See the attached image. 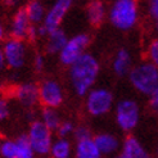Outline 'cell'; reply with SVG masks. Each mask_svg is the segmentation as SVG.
<instances>
[{
  "label": "cell",
  "mask_w": 158,
  "mask_h": 158,
  "mask_svg": "<svg viewBox=\"0 0 158 158\" xmlns=\"http://www.w3.org/2000/svg\"><path fill=\"white\" fill-rule=\"evenodd\" d=\"M157 156H158V148H157Z\"/></svg>",
  "instance_id": "cell-36"
},
{
  "label": "cell",
  "mask_w": 158,
  "mask_h": 158,
  "mask_svg": "<svg viewBox=\"0 0 158 158\" xmlns=\"http://www.w3.org/2000/svg\"><path fill=\"white\" fill-rule=\"evenodd\" d=\"M149 14L156 22H158V0L149 3Z\"/></svg>",
  "instance_id": "cell-30"
},
{
  "label": "cell",
  "mask_w": 158,
  "mask_h": 158,
  "mask_svg": "<svg viewBox=\"0 0 158 158\" xmlns=\"http://www.w3.org/2000/svg\"><path fill=\"white\" fill-rule=\"evenodd\" d=\"M121 152L127 158H151L143 144L135 136H127L123 140Z\"/></svg>",
  "instance_id": "cell-15"
},
{
  "label": "cell",
  "mask_w": 158,
  "mask_h": 158,
  "mask_svg": "<svg viewBox=\"0 0 158 158\" xmlns=\"http://www.w3.org/2000/svg\"><path fill=\"white\" fill-rule=\"evenodd\" d=\"M32 67L36 72H43L45 68V57L43 54H35V57L32 59Z\"/></svg>",
  "instance_id": "cell-28"
},
{
  "label": "cell",
  "mask_w": 158,
  "mask_h": 158,
  "mask_svg": "<svg viewBox=\"0 0 158 158\" xmlns=\"http://www.w3.org/2000/svg\"><path fill=\"white\" fill-rule=\"evenodd\" d=\"M90 35L89 34H78L73 37L68 39V41L66 44V46L62 49V52L59 53V62L63 66L66 67H71L73 63L86 53V49L90 45Z\"/></svg>",
  "instance_id": "cell-8"
},
{
  "label": "cell",
  "mask_w": 158,
  "mask_h": 158,
  "mask_svg": "<svg viewBox=\"0 0 158 158\" xmlns=\"http://www.w3.org/2000/svg\"><path fill=\"white\" fill-rule=\"evenodd\" d=\"M99 71V62L90 53H85L84 55H81L69 67V81L77 97L88 95L89 91L93 89L94 84L97 82Z\"/></svg>",
  "instance_id": "cell-1"
},
{
  "label": "cell",
  "mask_w": 158,
  "mask_h": 158,
  "mask_svg": "<svg viewBox=\"0 0 158 158\" xmlns=\"http://www.w3.org/2000/svg\"><path fill=\"white\" fill-rule=\"evenodd\" d=\"M39 39V34H37V26L31 25L30 30H28V35H27V40L30 41H35Z\"/></svg>",
  "instance_id": "cell-31"
},
{
  "label": "cell",
  "mask_w": 158,
  "mask_h": 158,
  "mask_svg": "<svg viewBox=\"0 0 158 158\" xmlns=\"http://www.w3.org/2000/svg\"><path fill=\"white\" fill-rule=\"evenodd\" d=\"M147 55H148V62L158 68V39L152 40L151 44L148 45Z\"/></svg>",
  "instance_id": "cell-26"
},
{
  "label": "cell",
  "mask_w": 158,
  "mask_h": 158,
  "mask_svg": "<svg viewBox=\"0 0 158 158\" xmlns=\"http://www.w3.org/2000/svg\"><path fill=\"white\" fill-rule=\"evenodd\" d=\"M75 158H102V154L94 139L76 141Z\"/></svg>",
  "instance_id": "cell-19"
},
{
  "label": "cell",
  "mask_w": 158,
  "mask_h": 158,
  "mask_svg": "<svg viewBox=\"0 0 158 158\" xmlns=\"http://www.w3.org/2000/svg\"><path fill=\"white\" fill-rule=\"evenodd\" d=\"M73 136H75L76 141H82V140H88V139H93L94 138L93 134H91V130L85 125L76 126Z\"/></svg>",
  "instance_id": "cell-27"
},
{
  "label": "cell",
  "mask_w": 158,
  "mask_h": 158,
  "mask_svg": "<svg viewBox=\"0 0 158 158\" xmlns=\"http://www.w3.org/2000/svg\"><path fill=\"white\" fill-rule=\"evenodd\" d=\"M64 93L62 85L54 78H45L39 85V103H41L44 108L57 109L63 104Z\"/></svg>",
  "instance_id": "cell-9"
},
{
  "label": "cell",
  "mask_w": 158,
  "mask_h": 158,
  "mask_svg": "<svg viewBox=\"0 0 158 158\" xmlns=\"http://www.w3.org/2000/svg\"><path fill=\"white\" fill-rule=\"evenodd\" d=\"M113 94L110 90L104 88H95L91 89L86 95L85 107L90 116L100 117L107 114L113 107Z\"/></svg>",
  "instance_id": "cell-7"
},
{
  "label": "cell",
  "mask_w": 158,
  "mask_h": 158,
  "mask_svg": "<svg viewBox=\"0 0 158 158\" xmlns=\"http://www.w3.org/2000/svg\"><path fill=\"white\" fill-rule=\"evenodd\" d=\"M40 121L48 127L52 132H57L59 125L62 122L60 114L54 108H43L40 113Z\"/></svg>",
  "instance_id": "cell-20"
},
{
  "label": "cell",
  "mask_w": 158,
  "mask_h": 158,
  "mask_svg": "<svg viewBox=\"0 0 158 158\" xmlns=\"http://www.w3.org/2000/svg\"><path fill=\"white\" fill-rule=\"evenodd\" d=\"M18 145V158H36V154L31 147L26 134H21L15 138Z\"/></svg>",
  "instance_id": "cell-23"
},
{
  "label": "cell",
  "mask_w": 158,
  "mask_h": 158,
  "mask_svg": "<svg viewBox=\"0 0 158 158\" xmlns=\"http://www.w3.org/2000/svg\"><path fill=\"white\" fill-rule=\"evenodd\" d=\"M116 123L122 131H132L140 121V107L132 99H122L114 109Z\"/></svg>",
  "instance_id": "cell-6"
},
{
  "label": "cell",
  "mask_w": 158,
  "mask_h": 158,
  "mask_svg": "<svg viewBox=\"0 0 158 158\" xmlns=\"http://www.w3.org/2000/svg\"><path fill=\"white\" fill-rule=\"evenodd\" d=\"M72 154V144L68 139H60L53 141V145L50 149L52 158H71Z\"/></svg>",
  "instance_id": "cell-21"
},
{
  "label": "cell",
  "mask_w": 158,
  "mask_h": 158,
  "mask_svg": "<svg viewBox=\"0 0 158 158\" xmlns=\"http://www.w3.org/2000/svg\"><path fill=\"white\" fill-rule=\"evenodd\" d=\"M5 60H4V54H3V49H2V45H0V73L4 71L5 68Z\"/></svg>",
  "instance_id": "cell-33"
},
{
  "label": "cell",
  "mask_w": 158,
  "mask_h": 158,
  "mask_svg": "<svg viewBox=\"0 0 158 158\" xmlns=\"http://www.w3.org/2000/svg\"><path fill=\"white\" fill-rule=\"evenodd\" d=\"M30 27H31V23L28 21L25 8H19V9H17L15 13L13 14L10 25H9L10 37L17 39V40H23V41L27 40Z\"/></svg>",
  "instance_id": "cell-11"
},
{
  "label": "cell",
  "mask_w": 158,
  "mask_h": 158,
  "mask_svg": "<svg viewBox=\"0 0 158 158\" xmlns=\"http://www.w3.org/2000/svg\"><path fill=\"white\" fill-rule=\"evenodd\" d=\"M156 31H157V35H158V22H156Z\"/></svg>",
  "instance_id": "cell-35"
},
{
  "label": "cell",
  "mask_w": 158,
  "mask_h": 158,
  "mask_svg": "<svg viewBox=\"0 0 158 158\" xmlns=\"http://www.w3.org/2000/svg\"><path fill=\"white\" fill-rule=\"evenodd\" d=\"M86 17L91 26H100L107 17L106 5L102 2H90L86 6Z\"/></svg>",
  "instance_id": "cell-18"
},
{
  "label": "cell",
  "mask_w": 158,
  "mask_h": 158,
  "mask_svg": "<svg viewBox=\"0 0 158 158\" xmlns=\"http://www.w3.org/2000/svg\"><path fill=\"white\" fill-rule=\"evenodd\" d=\"M67 41H68V37L62 28H59L57 31H53V32H50L48 35V37H46L45 50L50 55H54V54L59 55L62 49L66 46Z\"/></svg>",
  "instance_id": "cell-16"
},
{
  "label": "cell",
  "mask_w": 158,
  "mask_h": 158,
  "mask_svg": "<svg viewBox=\"0 0 158 158\" xmlns=\"http://www.w3.org/2000/svg\"><path fill=\"white\" fill-rule=\"evenodd\" d=\"M75 129H76V126L73 125L72 121H68V120L62 121L58 130H57V135L60 139H67L69 135H73Z\"/></svg>",
  "instance_id": "cell-25"
},
{
  "label": "cell",
  "mask_w": 158,
  "mask_h": 158,
  "mask_svg": "<svg viewBox=\"0 0 158 158\" xmlns=\"http://www.w3.org/2000/svg\"><path fill=\"white\" fill-rule=\"evenodd\" d=\"M102 156H114L121 151V141L116 135L109 132H100L93 138Z\"/></svg>",
  "instance_id": "cell-13"
},
{
  "label": "cell",
  "mask_w": 158,
  "mask_h": 158,
  "mask_svg": "<svg viewBox=\"0 0 158 158\" xmlns=\"http://www.w3.org/2000/svg\"><path fill=\"white\" fill-rule=\"evenodd\" d=\"M23 8H25L26 14H27L31 25L40 26L44 22L45 14H46V10L48 9H46L45 5L41 2H39V0H32V2H28Z\"/></svg>",
  "instance_id": "cell-17"
},
{
  "label": "cell",
  "mask_w": 158,
  "mask_h": 158,
  "mask_svg": "<svg viewBox=\"0 0 158 158\" xmlns=\"http://www.w3.org/2000/svg\"><path fill=\"white\" fill-rule=\"evenodd\" d=\"M112 68L118 77H123L130 73V71L132 69V58L127 49L117 50L112 62Z\"/></svg>",
  "instance_id": "cell-14"
},
{
  "label": "cell",
  "mask_w": 158,
  "mask_h": 158,
  "mask_svg": "<svg viewBox=\"0 0 158 158\" xmlns=\"http://www.w3.org/2000/svg\"><path fill=\"white\" fill-rule=\"evenodd\" d=\"M2 49L4 54L5 66L9 69L19 71L26 66L28 50L26 43L23 40H17L13 37L5 39V41L2 44Z\"/></svg>",
  "instance_id": "cell-5"
},
{
  "label": "cell",
  "mask_w": 158,
  "mask_h": 158,
  "mask_svg": "<svg viewBox=\"0 0 158 158\" xmlns=\"http://www.w3.org/2000/svg\"><path fill=\"white\" fill-rule=\"evenodd\" d=\"M0 158H18V145L15 139L0 138Z\"/></svg>",
  "instance_id": "cell-22"
},
{
  "label": "cell",
  "mask_w": 158,
  "mask_h": 158,
  "mask_svg": "<svg viewBox=\"0 0 158 158\" xmlns=\"http://www.w3.org/2000/svg\"><path fill=\"white\" fill-rule=\"evenodd\" d=\"M129 80L138 93L149 97L158 88V68L148 60L141 62L132 67L129 73Z\"/></svg>",
  "instance_id": "cell-3"
},
{
  "label": "cell",
  "mask_w": 158,
  "mask_h": 158,
  "mask_svg": "<svg viewBox=\"0 0 158 158\" xmlns=\"http://www.w3.org/2000/svg\"><path fill=\"white\" fill-rule=\"evenodd\" d=\"M26 135L37 157L50 156V149L54 141L53 132L40 120H34L30 123Z\"/></svg>",
  "instance_id": "cell-4"
},
{
  "label": "cell",
  "mask_w": 158,
  "mask_h": 158,
  "mask_svg": "<svg viewBox=\"0 0 158 158\" xmlns=\"http://www.w3.org/2000/svg\"><path fill=\"white\" fill-rule=\"evenodd\" d=\"M71 6H72L71 0H58L46 10L44 22L41 25L46 28L49 34L60 28L62 22L67 15L68 10L71 9Z\"/></svg>",
  "instance_id": "cell-10"
},
{
  "label": "cell",
  "mask_w": 158,
  "mask_h": 158,
  "mask_svg": "<svg viewBox=\"0 0 158 158\" xmlns=\"http://www.w3.org/2000/svg\"><path fill=\"white\" fill-rule=\"evenodd\" d=\"M12 116V107L10 102L4 94L0 93V126H3L9 121V118Z\"/></svg>",
  "instance_id": "cell-24"
},
{
  "label": "cell",
  "mask_w": 158,
  "mask_h": 158,
  "mask_svg": "<svg viewBox=\"0 0 158 158\" xmlns=\"http://www.w3.org/2000/svg\"><path fill=\"white\" fill-rule=\"evenodd\" d=\"M5 36H6V28L4 26L3 21L0 19V45L5 41Z\"/></svg>",
  "instance_id": "cell-32"
},
{
  "label": "cell",
  "mask_w": 158,
  "mask_h": 158,
  "mask_svg": "<svg viewBox=\"0 0 158 158\" xmlns=\"http://www.w3.org/2000/svg\"><path fill=\"white\" fill-rule=\"evenodd\" d=\"M112 158H127V157H126V156H125V154H123V153L120 151V152H118L117 154H114Z\"/></svg>",
  "instance_id": "cell-34"
},
{
  "label": "cell",
  "mask_w": 158,
  "mask_h": 158,
  "mask_svg": "<svg viewBox=\"0 0 158 158\" xmlns=\"http://www.w3.org/2000/svg\"><path fill=\"white\" fill-rule=\"evenodd\" d=\"M108 19L117 30H131L139 19L138 3L134 0H116L109 8Z\"/></svg>",
  "instance_id": "cell-2"
},
{
  "label": "cell",
  "mask_w": 158,
  "mask_h": 158,
  "mask_svg": "<svg viewBox=\"0 0 158 158\" xmlns=\"http://www.w3.org/2000/svg\"><path fill=\"white\" fill-rule=\"evenodd\" d=\"M14 98L26 108H32L39 103V85L35 82H23L14 89Z\"/></svg>",
  "instance_id": "cell-12"
},
{
  "label": "cell",
  "mask_w": 158,
  "mask_h": 158,
  "mask_svg": "<svg viewBox=\"0 0 158 158\" xmlns=\"http://www.w3.org/2000/svg\"><path fill=\"white\" fill-rule=\"evenodd\" d=\"M149 107L153 110V113L158 116V88L149 95Z\"/></svg>",
  "instance_id": "cell-29"
}]
</instances>
